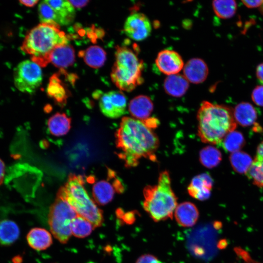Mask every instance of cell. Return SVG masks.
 <instances>
[{"mask_svg": "<svg viewBox=\"0 0 263 263\" xmlns=\"http://www.w3.org/2000/svg\"><path fill=\"white\" fill-rule=\"evenodd\" d=\"M230 160L234 169L241 173H245L253 162L247 154L239 151L232 153Z\"/></svg>", "mask_w": 263, "mask_h": 263, "instance_id": "29", "label": "cell"}, {"mask_svg": "<svg viewBox=\"0 0 263 263\" xmlns=\"http://www.w3.org/2000/svg\"><path fill=\"white\" fill-rule=\"evenodd\" d=\"M26 240L31 248L38 251L46 249L53 242L50 232L40 227L32 228L26 236Z\"/></svg>", "mask_w": 263, "mask_h": 263, "instance_id": "17", "label": "cell"}, {"mask_svg": "<svg viewBox=\"0 0 263 263\" xmlns=\"http://www.w3.org/2000/svg\"><path fill=\"white\" fill-rule=\"evenodd\" d=\"M197 118L198 135L205 143L221 144L226 135L237 126L232 109L207 101L202 102Z\"/></svg>", "mask_w": 263, "mask_h": 263, "instance_id": "2", "label": "cell"}, {"mask_svg": "<svg viewBox=\"0 0 263 263\" xmlns=\"http://www.w3.org/2000/svg\"><path fill=\"white\" fill-rule=\"evenodd\" d=\"M38 14L41 23H53L59 25L58 19L55 12L45 0L41 1L39 4Z\"/></svg>", "mask_w": 263, "mask_h": 263, "instance_id": "31", "label": "cell"}, {"mask_svg": "<svg viewBox=\"0 0 263 263\" xmlns=\"http://www.w3.org/2000/svg\"><path fill=\"white\" fill-rule=\"evenodd\" d=\"M245 174L255 185L263 187V162L253 161Z\"/></svg>", "mask_w": 263, "mask_h": 263, "instance_id": "32", "label": "cell"}, {"mask_svg": "<svg viewBox=\"0 0 263 263\" xmlns=\"http://www.w3.org/2000/svg\"><path fill=\"white\" fill-rule=\"evenodd\" d=\"M115 48L112 80L120 90L131 92L143 82V62L134 51L127 47L117 46Z\"/></svg>", "mask_w": 263, "mask_h": 263, "instance_id": "5", "label": "cell"}, {"mask_svg": "<svg viewBox=\"0 0 263 263\" xmlns=\"http://www.w3.org/2000/svg\"><path fill=\"white\" fill-rule=\"evenodd\" d=\"M256 75L257 79L263 84V63L260 64L257 67Z\"/></svg>", "mask_w": 263, "mask_h": 263, "instance_id": "37", "label": "cell"}, {"mask_svg": "<svg viewBox=\"0 0 263 263\" xmlns=\"http://www.w3.org/2000/svg\"><path fill=\"white\" fill-rule=\"evenodd\" d=\"M75 60L74 49L69 44L57 46L50 55V62L61 69L72 66Z\"/></svg>", "mask_w": 263, "mask_h": 263, "instance_id": "16", "label": "cell"}, {"mask_svg": "<svg viewBox=\"0 0 263 263\" xmlns=\"http://www.w3.org/2000/svg\"><path fill=\"white\" fill-rule=\"evenodd\" d=\"M22 257L19 255L13 257L12 259V262L13 263H22Z\"/></svg>", "mask_w": 263, "mask_h": 263, "instance_id": "41", "label": "cell"}, {"mask_svg": "<svg viewBox=\"0 0 263 263\" xmlns=\"http://www.w3.org/2000/svg\"><path fill=\"white\" fill-rule=\"evenodd\" d=\"M69 40L58 24L41 23L27 34L20 48L30 56L32 61L45 67L50 62L52 51L57 46L68 44Z\"/></svg>", "mask_w": 263, "mask_h": 263, "instance_id": "3", "label": "cell"}, {"mask_svg": "<svg viewBox=\"0 0 263 263\" xmlns=\"http://www.w3.org/2000/svg\"><path fill=\"white\" fill-rule=\"evenodd\" d=\"M71 119L64 113H57L48 120L50 133L55 136H61L68 133L71 128Z\"/></svg>", "mask_w": 263, "mask_h": 263, "instance_id": "22", "label": "cell"}, {"mask_svg": "<svg viewBox=\"0 0 263 263\" xmlns=\"http://www.w3.org/2000/svg\"><path fill=\"white\" fill-rule=\"evenodd\" d=\"M116 153L125 166H137L142 158L157 161L159 145L157 135L144 122L133 117H123L115 133Z\"/></svg>", "mask_w": 263, "mask_h": 263, "instance_id": "1", "label": "cell"}, {"mask_svg": "<svg viewBox=\"0 0 263 263\" xmlns=\"http://www.w3.org/2000/svg\"><path fill=\"white\" fill-rule=\"evenodd\" d=\"M153 110V104L147 95H139L132 98L129 105V111L133 118L145 121L150 118Z\"/></svg>", "mask_w": 263, "mask_h": 263, "instance_id": "15", "label": "cell"}, {"mask_svg": "<svg viewBox=\"0 0 263 263\" xmlns=\"http://www.w3.org/2000/svg\"><path fill=\"white\" fill-rule=\"evenodd\" d=\"M79 55L89 66L94 68L102 67L106 59V53L98 46H91L84 51L79 52Z\"/></svg>", "mask_w": 263, "mask_h": 263, "instance_id": "23", "label": "cell"}, {"mask_svg": "<svg viewBox=\"0 0 263 263\" xmlns=\"http://www.w3.org/2000/svg\"><path fill=\"white\" fill-rule=\"evenodd\" d=\"M259 7L260 12L263 15V2Z\"/></svg>", "mask_w": 263, "mask_h": 263, "instance_id": "42", "label": "cell"}, {"mask_svg": "<svg viewBox=\"0 0 263 263\" xmlns=\"http://www.w3.org/2000/svg\"><path fill=\"white\" fill-rule=\"evenodd\" d=\"M183 73L188 82L199 84L203 82L207 78L208 69L203 59L193 58L186 63L183 68Z\"/></svg>", "mask_w": 263, "mask_h": 263, "instance_id": "14", "label": "cell"}, {"mask_svg": "<svg viewBox=\"0 0 263 263\" xmlns=\"http://www.w3.org/2000/svg\"><path fill=\"white\" fill-rule=\"evenodd\" d=\"M53 9L58 19L59 25L71 23L74 19L75 8L69 0H45Z\"/></svg>", "mask_w": 263, "mask_h": 263, "instance_id": "19", "label": "cell"}, {"mask_svg": "<svg viewBox=\"0 0 263 263\" xmlns=\"http://www.w3.org/2000/svg\"><path fill=\"white\" fill-rule=\"evenodd\" d=\"M5 175V165L4 162L0 159V185L3 182Z\"/></svg>", "mask_w": 263, "mask_h": 263, "instance_id": "39", "label": "cell"}, {"mask_svg": "<svg viewBox=\"0 0 263 263\" xmlns=\"http://www.w3.org/2000/svg\"><path fill=\"white\" fill-rule=\"evenodd\" d=\"M242 2L247 8H253L260 7L263 2V0H242Z\"/></svg>", "mask_w": 263, "mask_h": 263, "instance_id": "35", "label": "cell"}, {"mask_svg": "<svg viewBox=\"0 0 263 263\" xmlns=\"http://www.w3.org/2000/svg\"><path fill=\"white\" fill-rule=\"evenodd\" d=\"M47 94L56 104L60 106L65 104L68 94L57 74L54 75L51 77L47 88Z\"/></svg>", "mask_w": 263, "mask_h": 263, "instance_id": "25", "label": "cell"}, {"mask_svg": "<svg viewBox=\"0 0 263 263\" xmlns=\"http://www.w3.org/2000/svg\"><path fill=\"white\" fill-rule=\"evenodd\" d=\"M19 1L21 4L27 7H32L34 6L38 2V0H19Z\"/></svg>", "mask_w": 263, "mask_h": 263, "instance_id": "40", "label": "cell"}, {"mask_svg": "<svg viewBox=\"0 0 263 263\" xmlns=\"http://www.w3.org/2000/svg\"><path fill=\"white\" fill-rule=\"evenodd\" d=\"M222 159L220 151L216 148L208 146L202 149L199 153L201 163L206 168L211 169L217 166Z\"/></svg>", "mask_w": 263, "mask_h": 263, "instance_id": "26", "label": "cell"}, {"mask_svg": "<svg viewBox=\"0 0 263 263\" xmlns=\"http://www.w3.org/2000/svg\"><path fill=\"white\" fill-rule=\"evenodd\" d=\"M212 7L215 14L223 19L231 18L234 15L237 9V3L235 0H214Z\"/></svg>", "mask_w": 263, "mask_h": 263, "instance_id": "28", "label": "cell"}, {"mask_svg": "<svg viewBox=\"0 0 263 263\" xmlns=\"http://www.w3.org/2000/svg\"><path fill=\"white\" fill-rule=\"evenodd\" d=\"M155 63L159 70L168 75L177 74L184 66L181 56L177 52L169 49L158 53Z\"/></svg>", "mask_w": 263, "mask_h": 263, "instance_id": "12", "label": "cell"}, {"mask_svg": "<svg viewBox=\"0 0 263 263\" xmlns=\"http://www.w3.org/2000/svg\"><path fill=\"white\" fill-rule=\"evenodd\" d=\"M188 87V81L184 75L179 74L168 75L164 83L166 93L175 97L182 96Z\"/></svg>", "mask_w": 263, "mask_h": 263, "instance_id": "20", "label": "cell"}, {"mask_svg": "<svg viewBox=\"0 0 263 263\" xmlns=\"http://www.w3.org/2000/svg\"><path fill=\"white\" fill-rule=\"evenodd\" d=\"M174 212L177 222L184 226L193 225L198 218L197 207L190 202L180 204L177 206Z\"/></svg>", "mask_w": 263, "mask_h": 263, "instance_id": "18", "label": "cell"}, {"mask_svg": "<svg viewBox=\"0 0 263 263\" xmlns=\"http://www.w3.org/2000/svg\"><path fill=\"white\" fill-rule=\"evenodd\" d=\"M124 31L130 38L135 41H142L150 35L151 23L144 14L134 13L127 18L124 25Z\"/></svg>", "mask_w": 263, "mask_h": 263, "instance_id": "11", "label": "cell"}, {"mask_svg": "<svg viewBox=\"0 0 263 263\" xmlns=\"http://www.w3.org/2000/svg\"><path fill=\"white\" fill-rule=\"evenodd\" d=\"M254 160L260 162H263V141L258 147L256 156Z\"/></svg>", "mask_w": 263, "mask_h": 263, "instance_id": "36", "label": "cell"}, {"mask_svg": "<svg viewBox=\"0 0 263 263\" xmlns=\"http://www.w3.org/2000/svg\"><path fill=\"white\" fill-rule=\"evenodd\" d=\"M94 97L99 101V108L106 116L117 118L126 112L127 98L125 94L119 91H112L107 93L96 91Z\"/></svg>", "mask_w": 263, "mask_h": 263, "instance_id": "9", "label": "cell"}, {"mask_svg": "<svg viewBox=\"0 0 263 263\" xmlns=\"http://www.w3.org/2000/svg\"><path fill=\"white\" fill-rule=\"evenodd\" d=\"M77 214L58 191L56 198L49 209L48 224L53 236L66 244L72 235L71 223Z\"/></svg>", "mask_w": 263, "mask_h": 263, "instance_id": "7", "label": "cell"}, {"mask_svg": "<svg viewBox=\"0 0 263 263\" xmlns=\"http://www.w3.org/2000/svg\"><path fill=\"white\" fill-rule=\"evenodd\" d=\"M244 143V138L242 133L234 131L226 135L221 144L226 151L233 153L238 151Z\"/></svg>", "mask_w": 263, "mask_h": 263, "instance_id": "30", "label": "cell"}, {"mask_svg": "<svg viewBox=\"0 0 263 263\" xmlns=\"http://www.w3.org/2000/svg\"><path fill=\"white\" fill-rule=\"evenodd\" d=\"M251 98L257 105L263 106V85L257 86L253 89Z\"/></svg>", "mask_w": 263, "mask_h": 263, "instance_id": "33", "label": "cell"}, {"mask_svg": "<svg viewBox=\"0 0 263 263\" xmlns=\"http://www.w3.org/2000/svg\"><path fill=\"white\" fill-rule=\"evenodd\" d=\"M70 3L76 8H81L85 6L89 2V0H69Z\"/></svg>", "mask_w": 263, "mask_h": 263, "instance_id": "38", "label": "cell"}, {"mask_svg": "<svg viewBox=\"0 0 263 263\" xmlns=\"http://www.w3.org/2000/svg\"><path fill=\"white\" fill-rule=\"evenodd\" d=\"M136 263H162L155 257L150 255H145L140 257Z\"/></svg>", "mask_w": 263, "mask_h": 263, "instance_id": "34", "label": "cell"}, {"mask_svg": "<svg viewBox=\"0 0 263 263\" xmlns=\"http://www.w3.org/2000/svg\"><path fill=\"white\" fill-rule=\"evenodd\" d=\"M112 169L108 168L107 179L96 182L93 186L92 194L95 202L103 206L110 203L115 192L121 193L124 190L123 182L116 173L112 181Z\"/></svg>", "mask_w": 263, "mask_h": 263, "instance_id": "10", "label": "cell"}, {"mask_svg": "<svg viewBox=\"0 0 263 263\" xmlns=\"http://www.w3.org/2000/svg\"><path fill=\"white\" fill-rule=\"evenodd\" d=\"M143 195V207L156 221L171 217L177 206L169 174L167 170L160 173L156 185L147 186L144 188Z\"/></svg>", "mask_w": 263, "mask_h": 263, "instance_id": "4", "label": "cell"}, {"mask_svg": "<svg viewBox=\"0 0 263 263\" xmlns=\"http://www.w3.org/2000/svg\"><path fill=\"white\" fill-rule=\"evenodd\" d=\"M213 186V180L207 173H202L194 177L188 188V193L192 197L205 200L210 195Z\"/></svg>", "mask_w": 263, "mask_h": 263, "instance_id": "13", "label": "cell"}, {"mask_svg": "<svg viewBox=\"0 0 263 263\" xmlns=\"http://www.w3.org/2000/svg\"><path fill=\"white\" fill-rule=\"evenodd\" d=\"M233 113L236 122L244 126L251 125L257 118L255 109L247 102H241L237 105Z\"/></svg>", "mask_w": 263, "mask_h": 263, "instance_id": "24", "label": "cell"}, {"mask_svg": "<svg viewBox=\"0 0 263 263\" xmlns=\"http://www.w3.org/2000/svg\"><path fill=\"white\" fill-rule=\"evenodd\" d=\"M42 79L40 66L31 60L20 62L14 71L15 86L23 93H34L41 85Z\"/></svg>", "mask_w": 263, "mask_h": 263, "instance_id": "8", "label": "cell"}, {"mask_svg": "<svg viewBox=\"0 0 263 263\" xmlns=\"http://www.w3.org/2000/svg\"><path fill=\"white\" fill-rule=\"evenodd\" d=\"M19 228L14 221L4 219L0 220V245L9 246L14 244L19 235Z\"/></svg>", "mask_w": 263, "mask_h": 263, "instance_id": "21", "label": "cell"}, {"mask_svg": "<svg viewBox=\"0 0 263 263\" xmlns=\"http://www.w3.org/2000/svg\"><path fill=\"white\" fill-rule=\"evenodd\" d=\"M81 175L70 174L63 187L58 191L77 214L90 221L97 227L103 222V212L89 196Z\"/></svg>", "mask_w": 263, "mask_h": 263, "instance_id": "6", "label": "cell"}, {"mask_svg": "<svg viewBox=\"0 0 263 263\" xmlns=\"http://www.w3.org/2000/svg\"><path fill=\"white\" fill-rule=\"evenodd\" d=\"M94 228L90 221L78 214L72 220L71 225L72 234L80 238L90 235Z\"/></svg>", "mask_w": 263, "mask_h": 263, "instance_id": "27", "label": "cell"}]
</instances>
